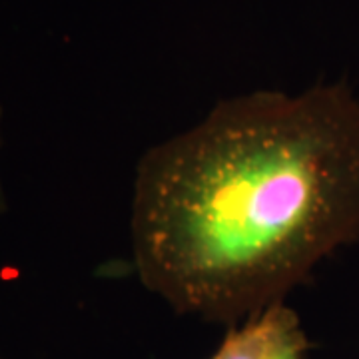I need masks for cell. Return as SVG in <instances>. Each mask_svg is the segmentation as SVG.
<instances>
[{
    "label": "cell",
    "instance_id": "obj_2",
    "mask_svg": "<svg viewBox=\"0 0 359 359\" xmlns=\"http://www.w3.org/2000/svg\"><path fill=\"white\" fill-rule=\"evenodd\" d=\"M304 332L299 316L285 302L271 304L248 320L230 325L208 359H273L290 339Z\"/></svg>",
    "mask_w": 359,
    "mask_h": 359
},
{
    "label": "cell",
    "instance_id": "obj_3",
    "mask_svg": "<svg viewBox=\"0 0 359 359\" xmlns=\"http://www.w3.org/2000/svg\"><path fill=\"white\" fill-rule=\"evenodd\" d=\"M308 349V335H306V332H302L299 335H295L294 339H290V341L276 353V358L273 359H306Z\"/></svg>",
    "mask_w": 359,
    "mask_h": 359
},
{
    "label": "cell",
    "instance_id": "obj_1",
    "mask_svg": "<svg viewBox=\"0 0 359 359\" xmlns=\"http://www.w3.org/2000/svg\"><path fill=\"white\" fill-rule=\"evenodd\" d=\"M359 240V98L344 82L222 100L138 164L142 285L182 316L236 325Z\"/></svg>",
    "mask_w": 359,
    "mask_h": 359
},
{
    "label": "cell",
    "instance_id": "obj_5",
    "mask_svg": "<svg viewBox=\"0 0 359 359\" xmlns=\"http://www.w3.org/2000/svg\"><path fill=\"white\" fill-rule=\"evenodd\" d=\"M0 359H4V358H0Z\"/></svg>",
    "mask_w": 359,
    "mask_h": 359
},
{
    "label": "cell",
    "instance_id": "obj_4",
    "mask_svg": "<svg viewBox=\"0 0 359 359\" xmlns=\"http://www.w3.org/2000/svg\"><path fill=\"white\" fill-rule=\"evenodd\" d=\"M0 146H2V108H0ZM4 190H2V182H0V214L4 212Z\"/></svg>",
    "mask_w": 359,
    "mask_h": 359
}]
</instances>
